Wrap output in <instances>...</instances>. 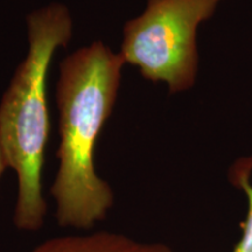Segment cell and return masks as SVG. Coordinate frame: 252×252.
I'll return each mask as SVG.
<instances>
[{
    "mask_svg": "<svg viewBox=\"0 0 252 252\" xmlns=\"http://www.w3.org/2000/svg\"><path fill=\"white\" fill-rule=\"evenodd\" d=\"M125 61L103 41L65 56L56 84L59 168L50 186L55 219L64 229L89 231L115 203L111 186L94 167V147L111 117Z\"/></svg>",
    "mask_w": 252,
    "mask_h": 252,
    "instance_id": "1",
    "label": "cell"
},
{
    "mask_svg": "<svg viewBox=\"0 0 252 252\" xmlns=\"http://www.w3.org/2000/svg\"><path fill=\"white\" fill-rule=\"evenodd\" d=\"M26 28L27 54L0 102V143L18 179L13 224L20 231L37 232L48 209L42 189L50 132L47 81L56 50L70 42L74 20L64 4L50 2L27 14Z\"/></svg>",
    "mask_w": 252,
    "mask_h": 252,
    "instance_id": "2",
    "label": "cell"
},
{
    "mask_svg": "<svg viewBox=\"0 0 252 252\" xmlns=\"http://www.w3.org/2000/svg\"><path fill=\"white\" fill-rule=\"evenodd\" d=\"M229 176L231 184L243 190L248 202L242 236L232 252H252V157L238 159L230 169Z\"/></svg>",
    "mask_w": 252,
    "mask_h": 252,
    "instance_id": "5",
    "label": "cell"
},
{
    "mask_svg": "<svg viewBox=\"0 0 252 252\" xmlns=\"http://www.w3.org/2000/svg\"><path fill=\"white\" fill-rule=\"evenodd\" d=\"M7 168H8L7 162H6L4 151H2L1 143H0V178H1V175L4 174V172H5Z\"/></svg>",
    "mask_w": 252,
    "mask_h": 252,
    "instance_id": "6",
    "label": "cell"
},
{
    "mask_svg": "<svg viewBox=\"0 0 252 252\" xmlns=\"http://www.w3.org/2000/svg\"><path fill=\"white\" fill-rule=\"evenodd\" d=\"M27 252H174L163 242H146L118 231L83 232L52 237Z\"/></svg>",
    "mask_w": 252,
    "mask_h": 252,
    "instance_id": "4",
    "label": "cell"
},
{
    "mask_svg": "<svg viewBox=\"0 0 252 252\" xmlns=\"http://www.w3.org/2000/svg\"><path fill=\"white\" fill-rule=\"evenodd\" d=\"M223 0H146L139 15L126 21L119 54L169 93L189 90L198 71L197 30Z\"/></svg>",
    "mask_w": 252,
    "mask_h": 252,
    "instance_id": "3",
    "label": "cell"
}]
</instances>
